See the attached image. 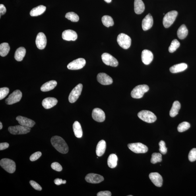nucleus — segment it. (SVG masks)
Here are the masks:
<instances>
[{
    "instance_id": "f257e3e1",
    "label": "nucleus",
    "mask_w": 196,
    "mask_h": 196,
    "mask_svg": "<svg viewBox=\"0 0 196 196\" xmlns=\"http://www.w3.org/2000/svg\"><path fill=\"white\" fill-rule=\"evenodd\" d=\"M51 142L53 147L60 153L65 154L69 152V146L62 138L59 136H53Z\"/></svg>"
},
{
    "instance_id": "f03ea898",
    "label": "nucleus",
    "mask_w": 196,
    "mask_h": 196,
    "mask_svg": "<svg viewBox=\"0 0 196 196\" xmlns=\"http://www.w3.org/2000/svg\"><path fill=\"white\" fill-rule=\"evenodd\" d=\"M149 88L146 85H140L136 86L131 93L132 98L139 99L141 98L149 90Z\"/></svg>"
},
{
    "instance_id": "7ed1b4c3",
    "label": "nucleus",
    "mask_w": 196,
    "mask_h": 196,
    "mask_svg": "<svg viewBox=\"0 0 196 196\" xmlns=\"http://www.w3.org/2000/svg\"><path fill=\"white\" fill-rule=\"evenodd\" d=\"M0 165L6 172L13 173L16 170V164L13 160L8 158H3L0 161Z\"/></svg>"
},
{
    "instance_id": "20e7f679",
    "label": "nucleus",
    "mask_w": 196,
    "mask_h": 196,
    "mask_svg": "<svg viewBox=\"0 0 196 196\" xmlns=\"http://www.w3.org/2000/svg\"><path fill=\"white\" fill-rule=\"evenodd\" d=\"M138 116L142 121L148 123H153L156 119V115L153 113L147 110L140 111L138 113Z\"/></svg>"
},
{
    "instance_id": "39448f33",
    "label": "nucleus",
    "mask_w": 196,
    "mask_h": 196,
    "mask_svg": "<svg viewBox=\"0 0 196 196\" xmlns=\"http://www.w3.org/2000/svg\"><path fill=\"white\" fill-rule=\"evenodd\" d=\"M178 12L174 10L167 13L163 20V23L164 27L166 28L170 27L175 21Z\"/></svg>"
},
{
    "instance_id": "423d86ee",
    "label": "nucleus",
    "mask_w": 196,
    "mask_h": 196,
    "mask_svg": "<svg viewBox=\"0 0 196 196\" xmlns=\"http://www.w3.org/2000/svg\"><path fill=\"white\" fill-rule=\"evenodd\" d=\"M117 41L119 46L124 49H128L131 46V38L125 34H119L117 37Z\"/></svg>"
},
{
    "instance_id": "0eeeda50",
    "label": "nucleus",
    "mask_w": 196,
    "mask_h": 196,
    "mask_svg": "<svg viewBox=\"0 0 196 196\" xmlns=\"http://www.w3.org/2000/svg\"><path fill=\"white\" fill-rule=\"evenodd\" d=\"M31 130L30 127L21 125L10 127L8 128L9 132L13 135H24L29 133Z\"/></svg>"
},
{
    "instance_id": "6e6552de",
    "label": "nucleus",
    "mask_w": 196,
    "mask_h": 196,
    "mask_svg": "<svg viewBox=\"0 0 196 196\" xmlns=\"http://www.w3.org/2000/svg\"><path fill=\"white\" fill-rule=\"evenodd\" d=\"M127 146L131 151L136 153H145L148 150L147 146L140 142L129 144Z\"/></svg>"
},
{
    "instance_id": "1a4fd4ad",
    "label": "nucleus",
    "mask_w": 196,
    "mask_h": 196,
    "mask_svg": "<svg viewBox=\"0 0 196 196\" xmlns=\"http://www.w3.org/2000/svg\"><path fill=\"white\" fill-rule=\"evenodd\" d=\"M83 85L81 84H79L74 88L69 95V102L73 103L76 102L81 94Z\"/></svg>"
},
{
    "instance_id": "9d476101",
    "label": "nucleus",
    "mask_w": 196,
    "mask_h": 196,
    "mask_svg": "<svg viewBox=\"0 0 196 196\" xmlns=\"http://www.w3.org/2000/svg\"><path fill=\"white\" fill-rule=\"evenodd\" d=\"M22 97V93L19 90H16L10 94L5 100V102L7 105H12L19 102Z\"/></svg>"
},
{
    "instance_id": "9b49d317",
    "label": "nucleus",
    "mask_w": 196,
    "mask_h": 196,
    "mask_svg": "<svg viewBox=\"0 0 196 196\" xmlns=\"http://www.w3.org/2000/svg\"><path fill=\"white\" fill-rule=\"evenodd\" d=\"M102 61L106 65L111 67H116L119 65L118 61L108 53H104L102 56Z\"/></svg>"
},
{
    "instance_id": "f8f14e48",
    "label": "nucleus",
    "mask_w": 196,
    "mask_h": 196,
    "mask_svg": "<svg viewBox=\"0 0 196 196\" xmlns=\"http://www.w3.org/2000/svg\"><path fill=\"white\" fill-rule=\"evenodd\" d=\"M85 59L80 58L70 63L67 65L68 69L70 70H78L83 68L86 64Z\"/></svg>"
},
{
    "instance_id": "ddd939ff",
    "label": "nucleus",
    "mask_w": 196,
    "mask_h": 196,
    "mask_svg": "<svg viewBox=\"0 0 196 196\" xmlns=\"http://www.w3.org/2000/svg\"><path fill=\"white\" fill-rule=\"evenodd\" d=\"M92 117L94 120L98 122H103L106 119V115L102 109L98 108L94 109L92 112Z\"/></svg>"
},
{
    "instance_id": "4468645a",
    "label": "nucleus",
    "mask_w": 196,
    "mask_h": 196,
    "mask_svg": "<svg viewBox=\"0 0 196 196\" xmlns=\"http://www.w3.org/2000/svg\"><path fill=\"white\" fill-rule=\"evenodd\" d=\"M85 179L88 183L96 184L102 182L104 180V178L100 175L94 173H90L86 175Z\"/></svg>"
},
{
    "instance_id": "2eb2a0df",
    "label": "nucleus",
    "mask_w": 196,
    "mask_h": 196,
    "mask_svg": "<svg viewBox=\"0 0 196 196\" xmlns=\"http://www.w3.org/2000/svg\"><path fill=\"white\" fill-rule=\"evenodd\" d=\"M97 78L98 81L103 85H109L112 84L113 82L112 78L104 73H98Z\"/></svg>"
},
{
    "instance_id": "dca6fc26",
    "label": "nucleus",
    "mask_w": 196,
    "mask_h": 196,
    "mask_svg": "<svg viewBox=\"0 0 196 196\" xmlns=\"http://www.w3.org/2000/svg\"><path fill=\"white\" fill-rule=\"evenodd\" d=\"M47 43V38L43 32L39 33L36 39V44L38 48L40 49H44L46 47Z\"/></svg>"
},
{
    "instance_id": "f3484780",
    "label": "nucleus",
    "mask_w": 196,
    "mask_h": 196,
    "mask_svg": "<svg viewBox=\"0 0 196 196\" xmlns=\"http://www.w3.org/2000/svg\"><path fill=\"white\" fill-rule=\"evenodd\" d=\"M16 119L20 125L24 127L31 128L35 124V122L32 119L20 115L16 118Z\"/></svg>"
},
{
    "instance_id": "a211bd4d",
    "label": "nucleus",
    "mask_w": 196,
    "mask_h": 196,
    "mask_svg": "<svg viewBox=\"0 0 196 196\" xmlns=\"http://www.w3.org/2000/svg\"><path fill=\"white\" fill-rule=\"evenodd\" d=\"M153 55L152 52L145 49L142 51L141 59L142 62L148 65L151 63L153 59Z\"/></svg>"
},
{
    "instance_id": "6ab92c4d",
    "label": "nucleus",
    "mask_w": 196,
    "mask_h": 196,
    "mask_svg": "<svg viewBox=\"0 0 196 196\" xmlns=\"http://www.w3.org/2000/svg\"><path fill=\"white\" fill-rule=\"evenodd\" d=\"M149 178L156 186L161 187L162 186L163 183L162 177L158 173H152L149 175Z\"/></svg>"
},
{
    "instance_id": "aec40b11",
    "label": "nucleus",
    "mask_w": 196,
    "mask_h": 196,
    "mask_svg": "<svg viewBox=\"0 0 196 196\" xmlns=\"http://www.w3.org/2000/svg\"><path fill=\"white\" fill-rule=\"evenodd\" d=\"M153 24V19L150 14H148L142 20V26L144 31L149 30L152 27Z\"/></svg>"
},
{
    "instance_id": "412c9836",
    "label": "nucleus",
    "mask_w": 196,
    "mask_h": 196,
    "mask_svg": "<svg viewBox=\"0 0 196 196\" xmlns=\"http://www.w3.org/2000/svg\"><path fill=\"white\" fill-rule=\"evenodd\" d=\"M62 37L64 40L67 41H75L77 38V35L75 31L68 30L63 32Z\"/></svg>"
},
{
    "instance_id": "4be33fe9",
    "label": "nucleus",
    "mask_w": 196,
    "mask_h": 196,
    "mask_svg": "<svg viewBox=\"0 0 196 196\" xmlns=\"http://www.w3.org/2000/svg\"><path fill=\"white\" fill-rule=\"evenodd\" d=\"M57 102V100L55 98H47L43 100L42 104L45 109H48L55 106Z\"/></svg>"
},
{
    "instance_id": "5701e85b",
    "label": "nucleus",
    "mask_w": 196,
    "mask_h": 196,
    "mask_svg": "<svg viewBox=\"0 0 196 196\" xmlns=\"http://www.w3.org/2000/svg\"><path fill=\"white\" fill-rule=\"evenodd\" d=\"M106 143L104 140H102L99 142L96 148V153L97 156H102L106 151Z\"/></svg>"
},
{
    "instance_id": "b1692460",
    "label": "nucleus",
    "mask_w": 196,
    "mask_h": 196,
    "mask_svg": "<svg viewBox=\"0 0 196 196\" xmlns=\"http://www.w3.org/2000/svg\"><path fill=\"white\" fill-rule=\"evenodd\" d=\"M145 6L142 0H135L134 2V10L137 14H141L144 12Z\"/></svg>"
},
{
    "instance_id": "393cba45",
    "label": "nucleus",
    "mask_w": 196,
    "mask_h": 196,
    "mask_svg": "<svg viewBox=\"0 0 196 196\" xmlns=\"http://www.w3.org/2000/svg\"><path fill=\"white\" fill-rule=\"evenodd\" d=\"M57 85V82L55 80H51V81L47 82L46 83L43 84L40 88L42 91L46 92L52 90L54 89Z\"/></svg>"
},
{
    "instance_id": "a878e982",
    "label": "nucleus",
    "mask_w": 196,
    "mask_h": 196,
    "mask_svg": "<svg viewBox=\"0 0 196 196\" xmlns=\"http://www.w3.org/2000/svg\"><path fill=\"white\" fill-rule=\"evenodd\" d=\"M187 68V64L181 63L173 66L170 69V71L172 73H177L184 71Z\"/></svg>"
},
{
    "instance_id": "bb28decb",
    "label": "nucleus",
    "mask_w": 196,
    "mask_h": 196,
    "mask_svg": "<svg viewBox=\"0 0 196 196\" xmlns=\"http://www.w3.org/2000/svg\"><path fill=\"white\" fill-rule=\"evenodd\" d=\"M46 7L43 5H40L31 10L30 15L32 16H37L42 15L45 11Z\"/></svg>"
},
{
    "instance_id": "cd10ccee",
    "label": "nucleus",
    "mask_w": 196,
    "mask_h": 196,
    "mask_svg": "<svg viewBox=\"0 0 196 196\" xmlns=\"http://www.w3.org/2000/svg\"><path fill=\"white\" fill-rule=\"evenodd\" d=\"M26 49L23 47H20L16 50L14 57L16 61H22L26 55Z\"/></svg>"
},
{
    "instance_id": "c85d7f7f",
    "label": "nucleus",
    "mask_w": 196,
    "mask_h": 196,
    "mask_svg": "<svg viewBox=\"0 0 196 196\" xmlns=\"http://www.w3.org/2000/svg\"><path fill=\"white\" fill-rule=\"evenodd\" d=\"M73 129L74 134L76 137L80 138L82 137L83 132L81 125L77 121H76L73 125Z\"/></svg>"
},
{
    "instance_id": "c756f323",
    "label": "nucleus",
    "mask_w": 196,
    "mask_h": 196,
    "mask_svg": "<svg viewBox=\"0 0 196 196\" xmlns=\"http://www.w3.org/2000/svg\"><path fill=\"white\" fill-rule=\"evenodd\" d=\"M181 104L178 101H175L173 103V106L170 112V115L171 117H174L178 114L181 108Z\"/></svg>"
},
{
    "instance_id": "7c9ffc66",
    "label": "nucleus",
    "mask_w": 196,
    "mask_h": 196,
    "mask_svg": "<svg viewBox=\"0 0 196 196\" xmlns=\"http://www.w3.org/2000/svg\"><path fill=\"white\" fill-rule=\"evenodd\" d=\"M177 36L180 39H183L186 38L188 34V30L185 24H182L179 27L177 31Z\"/></svg>"
},
{
    "instance_id": "2f4dec72",
    "label": "nucleus",
    "mask_w": 196,
    "mask_h": 196,
    "mask_svg": "<svg viewBox=\"0 0 196 196\" xmlns=\"http://www.w3.org/2000/svg\"><path fill=\"white\" fill-rule=\"evenodd\" d=\"M118 157L116 155L112 154L108 157L107 163L108 166L111 168L113 169L115 168L117 166Z\"/></svg>"
},
{
    "instance_id": "473e14b6",
    "label": "nucleus",
    "mask_w": 196,
    "mask_h": 196,
    "mask_svg": "<svg viewBox=\"0 0 196 196\" xmlns=\"http://www.w3.org/2000/svg\"><path fill=\"white\" fill-rule=\"evenodd\" d=\"M10 47L7 43H3L0 45V55L2 57H5L9 53Z\"/></svg>"
},
{
    "instance_id": "72a5a7b5",
    "label": "nucleus",
    "mask_w": 196,
    "mask_h": 196,
    "mask_svg": "<svg viewBox=\"0 0 196 196\" xmlns=\"http://www.w3.org/2000/svg\"><path fill=\"white\" fill-rule=\"evenodd\" d=\"M102 22L103 24L107 27L112 26L114 24L113 18L108 15L103 16L102 18Z\"/></svg>"
},
{
    "instance_id": "f704fd0d",
    "label": "nucleus",
    "mask_w": 196,
    "mask_h": 196,
    "mask_svg": "<svg viewBox=\"0 0 196 196\" xmlns=\"http://www.w3.org/2000/svg\"><path fill=\"white\" fill-rule=\"evenodd\" d=\"M65 17L73 22H77L79 19V16L77 14L73 12H68Z\"/></svg>"
},
{
    "instance_id": "c9c22d12",
    "label": "nucleus",
    "mask_w": 196,
    "mask_h": 196,
    "mask_svg": "<svg viewBox=\"0 0 196 196\" xmlns=\"http://www.w3.org/2000/svg\"><path fill=\"white\" fill-rule=\"evenodd\" d=\"M180 43L177 39H174L172 41L170 47H169V51L170 53H173L178 49L180 46Z\"/></svg>"
},
{
    "instance_id": "e433bc0d",
    "label": "nucleus",
    "mask_w": 196,
    "mask_h": 196,
    "mask_svg": "<svg viewBox=\"0 0 196 196\" xmlns=\"http://www.w3.org/2000/svg\"><path fill=\"white\" fill-rule=\"evenodd\" d=\"M190 127V124L187 122H183L178 125L177 129L179 132H182L187 131Z\"/></svg>"
},
{
    "instance_id": "4c0bfd02",
    "label": "nucleus",
    "mask_w": 196,
    "mask_h": 196,
    "mask_svg": "<svg viewBox=\"0 0 196 196\" xmlns=\"http://www.w3.org/2000/svg\"><path fill=\"white\" fill-rule=\"evenodd\" d=\"M162 155L159 153H153L152 154L151 162L152 164H155L157 162L162 161Z\"/></svg>"
},
{
    "instance_id": "58836bf2",
    "label": "nucleus",
    "mask_w": 196,
    "mask_h": 196,
    "mask_svg": "<svg viewBox=\"0 0 196 196\" xmlns=\"http://www.w3.org/2000/svg\"><path fill=\"white\" fill-rule=\"evenodd\" d=\"M9 92V89L7 87L1 88L0 89V100L5 98Z\"/></svg>"
},
{
    "instance_id": "ea45409f",
    "label": "nucleus",
    "mask_w": 196,
    "mask_h": 196,
    "mask_svg": "<svg viewBox=\"0 0 196 196\" xmlns=\"http://www.w3.org/2000/svg\"><path fill=\"white\" fill-rule=\"evenodd\" d=\"M188 158L191 162L195 161L196 160V148H193L190 152Z\"/></svg>"
},
{
    "instance_id": "a19ab883",
    "label": "nucleus",
    "mask_w": 196,
    "mask_h": 196,
    "mask_svg": "<svg viewBox=\"0 0 196 196\" xmlns=\"http://www.w3.org/2000/svg\"><path fill=\"white\" fill-rule=\"evenodd\" d=\"M160 146L159 150L163 154H165L167 152V148L166 147L165 143L164 141H161L159 143Z\"/></svg>"
},
{
    "instance_id": "79ce46f5",
    "label": "nucleus",
    "mask_w": 196,
    "mask_h": 196,
    "mask_svg": "<svg viewBox=\"0 0 196 196\" xmlns=\"http://www.w3.org/2000/svg\"><path fill=\"white\" fill-rule=\"evenodd\" d=\"M51 167L53 170L57 172H61L63 168L60 164L57 162H53L51 165Z\"/></svg>"
},
{
    "instance_id": "37998d69",
    "label": "nucleus",
    "mask_w": 196,
    "mask_h": 196,
    "mask_svg": "<svg viewBox=\"0 0 196 196\" xmlns=\"http://www.w3.org/2000/svg\"><path fill=\"white\" fill-rule=\"evenodd\" d=\"M42 153L40 152H38L32 154L30 157V160L31 161H35L38 160L42 156Z\"/></svg>"
},
{
    "instance_id": "c03bdc74",
    "label": "nucleus",
    "mask_w": 196,
    "mask_h": 196,
    "mask_svg": "<svg viewBox=\"0 0 196 196\" xmlns=\"http://www.w3.org/2000/svg\"><path fill=\"white\" fill-rule=\"evenodd\" d=\"M30 184L34 188L35 190L38 191L42 190V187L38 183L34 181H30Z\"/></svg>"
},
{
    "instance_id": "a18cd8bd",
    "label": "nucleus",
    "mask_w": 196,
    "mask_h": 196,
    "mask_svg": "<svg viewBox=\"0 0 196 196\" xmlns=\"http://www.w3.org/2000/svg\"><path fill=\"white\" fill-rule=\"evenodd\" d=\"M98 196H111L112 195L110 191H100L97 194Z\"/></svg>"
},
{
    "instance_id": "49530a36",
    "label": "nucleus",
    "mask_w": 196,
    "mask_h": 196,
    "mask_svg": "<svg viewBox=\"0 0 196 196\" xmlns=\"http://www.w3.org/2000/svg\"><path fill=\"white\" fill-rule=\"evenodd\" d=\"M54 182L56 185L59 186L62 184H65L66 183V181L65 180L63 181L61 179L57 178L55 179Z\"/></svg>"
},
{
    "instance_id": "de8ad7c7",
    "label": "nucleus",
    "mask_w": 196,
    "mask_h": 196,
    "mask_svg": "<svg viewBox=\"0 0 196 196\" xmlns=\"http://www.w3.org/2000/svg\"><path fill=\"white\" fill-rule=\"evenodd\" d=\"M6 12V9L5 6L3 4H1L0 5V14H1V16L4 15Z\"/></svg>"
},
{
    "instance_id": "09e8293b",
    "label": "nucleus",
    "mask_w": 196,
    "mask_h": 196,
    "mask_svg": "<svg viewBox=\"0 0 196 196\" xmlns=\"http://www.w3.org/2000/svg\"><path fill=\"white\" fill-rule=\"evenodd\" d=\"M9 144L6 142L1 143L0 144V150H2L6 149L9 148Z\"/></svg>"
},
{
    "instance_id": "8fccbe9b",
    "label": "nucleus",
    "mask_w": 196,
    "mask_h": 196,
    "mask_svg": "<svg viewBox=\"0 0 196 196\" xmlns=\"http://www.w3.org/2000/svg\"><path fill=\"white\" fill-rule=\"evenodd\" d=\"M107 3H110L112 2V0H104Z\"/></svg>"
},
{
    "instance_id": "3c124183",
    "label": "nucleus",
    "mask_w": 196,
    "mask_h": 196,
    "mask_svg": "<svg viewBox=\"0 0 196 196\" xmlns=\"http://www.w3.org/2000/svg\"><path fill=\"white\" fill-rule=\"evenodd\" d=\"M3 125L1 122H0V129L1 130L2 129Z\"/></svg>"
},
{
    "instance_id": "603ef678",
    "label": "nucleus",
    "mask_w": 196,
    "mask_h": 196,
    "mask_svg": "<svg viewBox=\"0 0 196 196\" xmlns=\"http://www.w3.org/2000/svg\"><path fill=\"white\" fill-rule=\"evenodd\" d=\"M129 196H132V195H129Z\"/></svg>"
}]
</instances>
